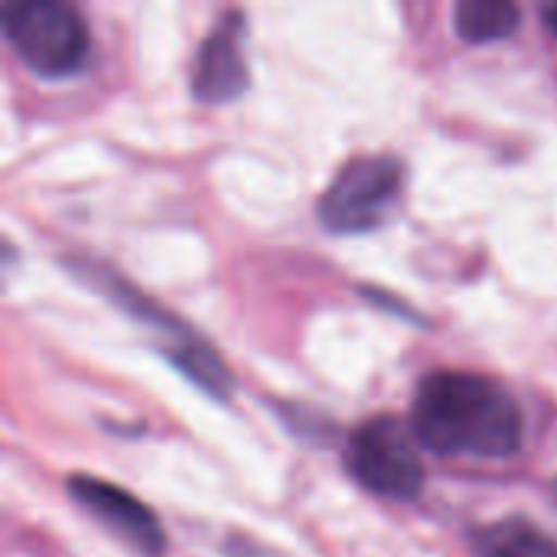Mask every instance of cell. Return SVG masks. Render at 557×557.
I'll return each instance as SVG.
<instances>
[{
  "label": "cell",
  "mask_w": 557,
  "mask_h": 557,
  "mask_svg": "<svg viewBox=\"0 0 557 557\" xmlns=\"http://www.w3.org/2000/svg\"><path fill=\"white\" fill-rule=\"evenodd\" d=\"M411 431L421 447L444 457L503 460L522 447L519 401L476 372H431L411 405Z\"/></svg>",
  "instance_id": "cell-1"
},
{
  "label": "cell",
  "mask_w": 557,
  "mask_h": 557,
  "mask_svg": "<svg viewBox=\"0 0 557 557\" xmlns=\"http://www.w3.org/2000/svg\"><path fill=\"white\" fill-rule=\"evenodd\" d=\"M248 88V65L242 49V13H225L202 39L193 62V95L202 104H225Z\"/></svg>",
  "instance_id": "cell-6"
},
{
  "label": "cell",
  "mask_w": 557,
  "mask_h": 557,
  "mask_svg": "<svg viewBox=\"0 0 557 557\" xmlns=\"http://www.w3.org/2000/svg\"><path fill=\"white\" fill-rule=\"evenodd\" d=\"M405 170L395 157H352L320 196V222L336 235H362L379 228L401 196Z\"/></svg>",
  "instance_id": "cell-4"
},
{
  "label": "cell",
  "mask_w": 557,
  "mask_h": 557,
  "mask_svg": "<svg viewBox=\"0 0 557 557\" xmlns=\"http://www.w3.org/2000/svg\"><path fill=\"white\" fill-rule=\"evenodd\" d=\"M480 557H557V539L529 519H503L473 532Z\"/></svg>",
  "instance_id": "cell-7"
},
{
  "label": "cell",
  "mask_w": 557,
  "mask_h": 557,
  "mask_svg": "<svg viewBox=\"0 0 557 557\" xmlns=\"http://www.w3.org/2000/svg\"><path fill=\"white\" fill-rule=\"evenodd\" d=\"M69 496L91 516L98 519L114 539H121L131 552L144 557L163 555V529L157 522V516L127 490L104 483L98 476H69Z\"/></svg>",
  "instance_id": "cell-5"
},
{
  "label": "cell",
  "mask_w": 557,
  "mask_h": 557,
  "mask_svg": "<svg viewBox=\"0 0 557 557\" xmlns=\"http://www.w3.org/2000/svg\"><path fill=\"white\" fill-rule=\"evenodd\" d=\"M346 467L359 486L385 499H418L428 480L414 431L388 414L369 418L349 434Z\"/></svg>",
  "instance_id": "cell-3"
},
{
  "label": "cell",
  "mask_w": 557,
  "mask_h": 557,
  "mask_svg": "<svg viewBox=\"0 0 557 557\" xmlns=\"http://www.w3.org/2000/svg\"><path fill=\"white\" fill-rule=\"evenodd\" d=\"M545 23H548V29H552V33L557 36V3H555V7H548V10H545Z\"/></svg>",
  "instance_id": "cell-9"
},
{
  "label": "cell",
  "mask_w": 557,
  "mask_h": 557,
  "mask_svg": "<svg viewBox=\"0 0 557 557\" xmlns=\"http://www.w3.org/2000/svg\"><path fill=\"white\" fill-rule=\"evenodd\" d=\"M3 33L16 55L42 78L75 75L88 59V23L62 0H16L3 7Z\"/></svg>",
  "instance_id": "cell-2"
},
{
  "label": "cell",
  "mask_w": 557,
  "mask_h": 557,
  "mask_svg": "<svg viewBox=\"0 0 557 557\" xmlns=\"http://www.w3.org/2000/svg\"><path fill=\"white\" fill-rule=\"evenodd\" d=\"M519 7L509 0H460L454 10V26L467 42H496L519 29Z\"/></svg>",
  "instance_id": "cell-8"
}]
</instances>
